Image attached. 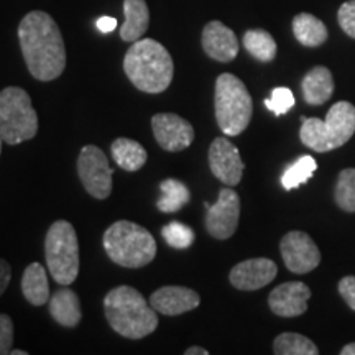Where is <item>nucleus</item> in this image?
<instances>
[{
	"label": "nucleus",
	"mask_w": 355,
	"mask_h": 355,
	"mask_svg": "<svg viewBox=\"0 0 355 355\" xmlns=\"http://www.w3.org/2000/svg\"><path fill=\"white\" fill-rule=\"evenodd\" d=\"M19 40L26 68L38 81L60 78L66 68V48L56 21L46 12L26 13L19 25Z\"/></svg>",
	"instance_id": "nucleus-1"
},
{
	"label": "nucleus",
	"mask_w": 355,
	"mask_h": 355,
	"mask_svg": "<svg viewBox=\"0 0 355 355\" xmlns=\"http://www.w3.org/2000/svg\"><path fill=\"white\" fill-rule=\"evenodd\" d=\"M123 71L139 91L159 94L170 87L175 64L162 43L152 38H140L128 48L123 58Z\"/></svg>",
	"instance_id": "nucleus-2"
},
{
	"label": "nucleus",
	"mask_w": 355,
	"mask_h": 355,
	"mask_svg": "<svg viewBox=\"0 0 355 355\" xmlns=\"http://www.w3.org/2000/svg\"><path fill=\"white\" fill-rule=\"evenodd\" d=\"M104 313L109 326L127 339H144L158 327L157 311L132 286L110 290L104 298Z\"/></svg>",
	"instance_id": "nucleus-3"
},
{
	"label": "nucleus",
	"mask_w": 355,
	"mask_h": 355,
	"mask_svg": "<svg viewBox=\"0 0 355 355\" xmlns=\"http://www.w3.org/2000/svg\"><path fill=\"white\" fill-rule=\"evenodd\" d=\"M105 254L123 268H141L157 255V242L145 227L130 220L114 222L104 234Z\"/></svg>",
	"instance_id": "nucleus-4"
},
{
	"label": "nucleus",
	"mask_w": 355,
	"mask_h": 355,
	"mask_svg": "<svg viewBox=\"0 0 355 355\" xmlns=\"http://www.w3.org/2000/svg\"><path fill=\"white\" fill-rule=\"evenodd\" d=\"M300 139L303 145L318 153L340 148L352 139L355 132V107L347 101L336 102L327 112L326 121L311 117L301 119Z\"/></svg>",
	"instance_id": "nucleus-5"
},
{
	"label": "nucleus",
	"mask_w": 355,
	"mask_h": 355,
	"mask_svg": "<svg viewBox=\"0 0 355 355\" xmlns=\"http://www.w3.org/2000/svg\"><path fill=\"white\" fill-rule=\"evenodd\" d=\"M217 125L225 135L235 137L248 127L254 114V102L245 84L234 74L224 73L217 78L214 92Z\"/></svg>",
	"instance_id": "nucleus-6"
},
{
	"label": "nucleus",
	"mask_w": 355,
	"mask_h": 355,
	"mask_svg": "<svg viewBox=\"0 0 355 355\" xmlns=\"http://www.w3.org/2000/svg\"><path fill=\"white\" fill-rule=\"evenodd\" d=\"M38 132V115L28 92L8 86L0 91V135L8 145L35 139Z\"/></svg>",
	"instance_id": "nucleus-7"
},
{
	"label": "nucleus",
	"mask_w": 355,
	"mask_h": 355,
	"mask_svg": "<svg viewBox=\"0 0 355 355\" xmlns=\"http://www.w3.org/2000/svg\"><path fill=\"white\" fill-rule=\"evenodd\" d=\"M44 259L53 279L68 286L79 273V243L73 224L56 220L44 239Z\"/></svg>",
	"instance_id": "nucleus-8"
},
{
	"label": "nucleus",
	"mask_w": 355,
	"mask_h": 355,
	"mask_svg": "<svg viewBox=\"0 0 355 355\" xmlns=\"http://www.w3.org/2000/svg\"><path fill=\"white\" fill-rule=\"evenodd\" d=\"M78 175L84 189L96 199H107L112 191L114 170L99 146L86 145L78 158Z\"/></svg>",
	"instance_id": "nucleus-9"
},
{
	"label": "nucleus",
	"mask_w": 355,
	"mask_h": 355,
	"mask_svg": "<svg viewBox=\"0 0 355 355\" xmlns=\"http://www.w3.org/2000/svg\"><path fill=\"white\" fill-rule=\"evenodd\" d=\"M206 229L217 241H227L239 227L241 198L230 188L219 191L216 204H206Z\"/></svg>",
	"instance_id": "nucleus-10"
},
{
	"label": "nucleus",
	"mask_w": 355,
	"mask_h": 355,
	"mask_svg": "<svg viewBox=\"0 0 355 355\" xmlns=\"http://www.w3.org/2000/svg\"><path fill=\"white\" fill-rule=\"evenodd\" d=\"M286 268L296 275L313 272L321 263V252L313 239L303 230H291L279 242Z\"/></svg>",
	"instance_id": "nucleus-11"
},
{
	"label": "nucleus",
	"mask_w": 355,
	"mask_h": 355,
	"mask_svg": "<svg viewBox=\"0 0 355 355\" xmlns=\"http://www.w3.org/2000/svg\"><path fill=\"white\" fill-rule=\"evenodd\" d=\"M153 135L165 152H183L194 140V128L176 114H157L152 119Z\"/></svg>",
	"instance_id": "nucleus-12"
},
{
	"label": "nucleus",
	"mask_w": 355,
	"mask_h": 355,
	"mask_svg": "<svg viewBox=\"0 0 355 355\" xmlns=\"http://www.w3.org/2000/svg\"><path fill=\"white\" fill-rule=\"evenodd\" d=\"M209 166L220 183L237 186L243 175V162L239 148L229 139L219 137L209 146Z\"/></svg>",
	"instance_id": "nucleus-13"
},
{
	"label": "nucleus",
	"mask_w": 355,
	"mask_h": 355,
	"mask_svg": "<svg viewBox=\"0 0 355 355\" xmlns=\"http://www.w3.org/2000/svg\"><path fill=\"white\" fill-rule=\"evenodd\" d=\"M278 273V266L270 259H250L241 261L230 270L229 279L241 291H255L272 283Z\"/></svg>",
	"instance_id": "nucleus-14"
},
{
	"label": "nucleus",
	"mask_w": 355,
	"mask_h": 355,
	"mask_svg": "<svg viewBox=\"0 0 355 355\" xmlns=\"http://www.w3.org/2000/svg\"><path fill=\"white\" fill-rule=\"evenodd\" d=\"M311 290L301 282H286L268 296V306L279 318H298L308 311Z\"/></svg>",
	"instance_id": "nucleus-15"
},
{
	"label": "nucleus",
	"mask_w": 355,
	"mask_h": 355,
	"mask_svg": "<svg viewBox=\"0 0 355 355\" xmlns=\"http://www.w3.org/2000/svg\"><path fill=\"white\" fill-rule=\"evenodd\" d=\"M201 43L206 55L219 63H230L239 55L237 37L219 20H212L204 26Z\"/></svg>",
	"instance_id": "nucleus-16"
},
{
	"label": "nucleus",
	"mask_w": 355,
	"mask_h": 355,
	"mask_svg": "<svg viewBox=\"0 0 355 355\" xmlns=\"http://www.w3.org/2000/svg\"><path fill=\"white\" fill-rule=\"evenodd\" d=\"M201 303V296L186 286H163L150 296V304L159 314L180 316L196 309Z\"/></svg>",
	"instance_id": "nucleus-17"
},
{
	"label": "nucleus",
	"mask_w": 355,
	"mask_h": 355,
	"mask_svg": "<svg viewBox=\"0 0 355 355\" xmlns=\"http://www.w3.org/2000/svg\"><path fill=\"white\" fill-rule=\"evenodd\" d=\"M301 89L309 105H322L334 94V78L326 66H314L301 81Z\"/></svg>",
	"instance_id": "nucleus-18"
},
{
	"label": "nucleus",
	"mask_w": 355,
	"mask_h": 355,
	"mask_svg": "<svg viewBox=\"0 0 355 355\" xmlns=\"http://www.w3.org/2000/svg\"><path fill=\"white\" fill-rule=\"evenodd\" d=\"M48 308L51 318L63 327H76L83 319L81 301L69 288L58 290L55 295L50 296Z\"/></svg>",
	"instance_id": "nucleus-19"
},
{
	"label": "nucleus",
	"mask_w": 355,
	"mask_h": 355,
	"mask_svg": "<svg viewBox=\"0 0 355 355\" xmlns=\"http://www.w3.org/2000/svg\"><path fill=\"white\" fill-rule=\"evenodd\" d=\"M125 21L121 28V38L133 43L144 37L150 25V12L145 0H123Z\"/></svg>",
	"instance_id": "nucleus-20"
},
{
	"label": "nucleus",
	"mask_w": 355,
	"mask_h": 355,
	"mask_svg": "<svg viewBox=\"0 0 355 355\" xmlns=\"http://www.w3.org/2000/svg\"><path fill=\"white\" fill-rule=\"evenodd\" d=\"M21 293L25 300L33 306H43L50 301V286L43 265L35 261L26 266L21 277Z\"/></svg>",
	"instance_id": "nucleus-21"
},
{
	"label": "nucleus",
	"mask_w": 355,
	"mask_h": 355,
	"mask_svg": "<svg viewBox=\"0 0 355 355\" xmlns=\"http://www.w3.org/2000/svg\"><path fill=\"white\" fill-rule=\"evenodd\" d=\"M293 33L303 46L308 48L321 46L327 40L326 25L311 13H298L293 19Z\"/></svg>",
	"instance_id": "nucleus-22"
},
{
	"label": "nucleus",
	"mask_w": 355,
	"mask_h": 355,
	"mask_svg": "<svg viewBox=\"0 0 355 355\" xmlns=\"http://www.w3.org/2000/svg\"><path fill=\"white\" fill-rule=\"evenodd\" d=\"M114 162L125 171H139L148 159V153L139 141L132 139H117L110 146Z\"/></svg>",
	"instance_id": "nucleus-23"
},
{
	"label": "nucleus",
	"mask_w": 355,
	"mask_h": 355,
	"mask_svg": "<svg viewBox=\"0 0 355 355\" xmlns=\"http://www.w3.org/2000/svg\"><path fill=\"white\" fill-rule=\"evenodd\" d=\"M159 191H162V196L158 199L157 207L162 212H168V214L181 211L191 199L188 186L178 180H171V178L162 181Z\"/></svg>",
	"instance_id": "nucleus-24"
},
{
	"label": "nucleus",
	"mask_w": 355,
	"mask_h": 355,
	"mask_svg": "<svg viewBox=\"0 0 355 355\" xmlns=\"http://www.w3.org/2000/svg\"><path fill=\"white\" fill-rule=\"evenodd\" d=\"M243 46L255 60L268 63L277 56V42L265 30H248L243 35Z\"/></svg>",
	"instance_id": "nucleus-25"
},
{
	"label": "nucleus",
	"mask_w": 355,
	"mask_h": 355,
	"mask_svg": "<svg viewBox=\"0 0 355 355\" xmlns=\"http://www.w3.org/2000/svg\"><path fill=\"white\" fill-rule=\"evenodd\" d=\"M277 355H318L319 349L313 340L296 332H283L273 343Z\"/></svg>",
	"instance_id": "nucleus-26"
},
{
	"label": "nucleus",
	"mask_w": 355,
	"mask_h": 355,
	"mask_svg": "<svg viewBox=\"0 0 355 355\" xmlns=\"http://www.w3.org/2000/svg\"><path fill=\"white\" fill-rule=\"evenodd\" d=\"M318 170V162L309 155H304L296 159L293 165H290L283 173L282 176V184L286 191H291L298 186L308 183L309 178L314 175V171Z\"/></svg>",
	"instance_id": "nucleus-27"
},
{
	"label": "nucleus",
	"mask_w": 355,
	"mask_h": 355,
	"mask_svg": "<svg viewBox=\"0 0 355 355\" xmlns=\"http://www.w3.org/2000/svg\"><path fill=\"white\" fill-rule=\"evenodd\" d=\"M336 204L345 212H355V168H345L337 176Z\"/></svg>",
	"instance_id": "nucleus-28"
},
{
	"label": "nucleus",
	"mask_w": 355,
	"mask_h": 355,
	"mask_svg": "<svg viewBox=\"0 0 355 355\" xmlns=\"http://www.w3.org/2000/svg\"><path fill=\"white\" fill-rule=\"evenodd\" d=\"M162 235L165 239L166 243L173 248H188L193 245L194 235L193 229L189 225L181 224V222H170L165 227L162 229Z\"/></svg>",
	"instance_id": "nucleus-29"
},
{
	"label": "nucleus",
	"mask_w": 355,
	"mask_h": 355,
	"mask_svg": "<svg viewBox=\"0 0 355 355\" xmlns=\"http://www.w3.org/2000/svg\"><path fill=\"white\" fill-rule=\"evenodd\" d=\"M295 105V96L288 87H277L272 91V96L265 99V107L272 110L275 115H283Z\"/></svg>",
	"instance_id": "nucleus-30"
},
{
	"label": "nucleus",
	"mask_w": 355,
	"mask_h": 355,
	"mask_svg": "<svg viewBox=\"0 0 355 355\" xmlns=\"http://www.w3.org/2000/svg\"><path fill=\"white\" fill-rule=\"evenodd\" d=\"M337 20H339L344 33L355 40V0H349L340 6L339 12H337Z\"/></svg>",
	"instance_id": "nucleus-31"
},
{
	"label": "nucleus",
	"mask_w": 355,
	"mask_h": 355,
	"mask_svg": "<svg viewBox=\"0 0 355 355\" xmlns=\"http://www.w3.org/2000/svg\"><path fill=\"white\" fill-rule=\"evenodd\" d=\"M13 345V321L8 314H0V355L10 354Z\"/></svg>",
	"instance_id": "nucleus-32"
},
{
	"label": "nucleus",
	"mask_w": 355,
	"mask_h": 355,
	"mask_svg": "<svg viewBox=\"0 0 355 355\" xmlns=\"http://www.w3.org/2000/svg\"><path fill=\"white\" fill-rule=\"evenodd\" d=\"M337 290H339L340 296H343L345 303L350 309L355 311V277L354 275H349V277H344L337 285Z\"/></svg>",
	"instance_id": "nucleus-33"
},
{
	"label": "nucleus",
	"mask_w": 355,
	"mask_h": 355,
	"mask_svg": "<svg viewBox=\"0 0 355 355\" xmlns=\"http://www.w3.org/2000/svg\"><path fill=\"white\" fill-rule=\"evenodd\" d=\"M10 279H12L10 265H8L3 259H0V296L6 293L8 285H10Z\"/></svg>",
	"instance_id": "nucleus-34"
},
{
	"label": "nucleus",
	"mask_w": 355,
	"mask_h": 355,
	"mask_svg": "<svg viewBox=\"0 0 355 355\" xmlns=\"http://www.w3.org/2000/svg\"><path fill=\"white\" fill-rule=\"evenodd\" d=\"M115 26H117V20L112 19V17H101V19L97 20V28H99L102 33L112 32V30H115Z\"/></svg>",
	"instance_id": "nucleus-35"
},
{
	"label": "nucleus",
	"mask_w": 355,
	"mask_h": 355,
	"mask_svg": "<svg viewBox=\"0 0 355 355\" xmlns=\"http://www.w3.org/2000/svg\"><path fill=\"white\" fill-rule=\"evenodd\" d=\"M207 354H209L207 352V349L198 347V345H193V347L184 350V355H207Z\"/></svg>",
	"instance_id": "nucleus-36"
},
{
	"label": "nucleus",
	"mask_w": 355,
	"mask_h": 355,
	"mask_svg": "<svg viewBox=\"0 0 355 355\" xmlns=\"http://www.w3.org/2000/svg\"><path fill=\"white\" fill-rule=\"evenodd\" d=\"M340 355H355V343H350L340 349Z\"/></svg>",
	"instance_id": "nucleus-37"
},
{
	"label": "nucleus",
	"mask_w": 355,
	"mask_h": 355,
	"mask_svg": "<svg viewBox=\"0 0 355 355\" xmlns=\"http://www.w3.org/2000/svg\"><path fill=\"white\" fill-rule=\"evenodd\" d=\"M28 352H25V350H10V355H26Z\"/></svg>",
	"instance_id": "nucleus-38"
},
{
	"label": "nucleus",
	"mask_w": 355,
	"mask_h": 355,
	"mask_svg": "<svg viewBox=\"0 0 355 355\" xmlns=\"http://www.w3.org/2000/svg\"><path fill=\"white\" fill-rule=\"evenodd\" d=\"M2 141H3V139H2V135H0V152H2Z\"/></svg>",
	"instance_id": "nucleus-39"
}]
</instances>
